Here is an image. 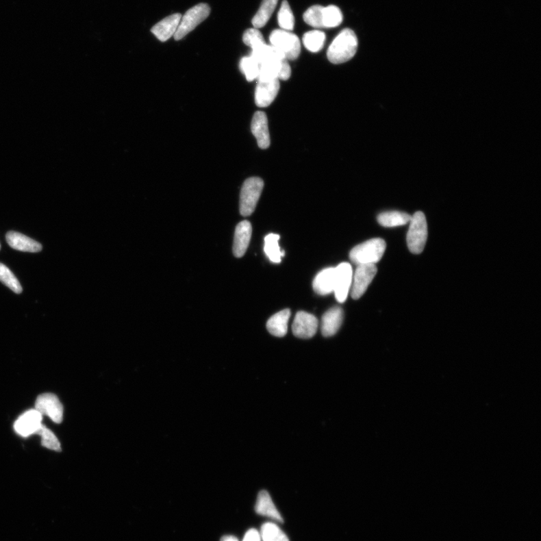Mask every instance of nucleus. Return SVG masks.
I'll list each match as a JSON object with an SVG mask.
<instances>
[{"instance_id":"1","label":"nucleus","mask_w":541,"mask_h":541,"mask_svg":"<svg viewBox=\"0 0 541 541\" xmlns=\"http://www.w3.org/2000/svg\"><path fill=\"white\" fill-rule=\"evenodd\" d=\"M358 38L351 29H344L332 42L327 51L331 63L341 64L349 61L357 53Z\"/></svg>"},{"instance_id":"2","label":"nucleus","mask_w":541,"mask_h":541,"mask_svg":"<svg viewBox=\"0 0 541 541\" xmlns=\"http://www.w3.org/2000/svg\"><path fill=\"white\" fill-rule=\"evenodd\" d=\"M386 244L383 239L373 238L353 247L350 253L351 260L354 264H375L383 256Z\"/></svg>"},{"instance_id":"3","label":"nucleus","mask_w":541,"mask_h":541,"mask_svg":"<svg viewBox=\"0 0 541 541\" xmlns=\"http://www.w3.org/2000/svg\"><path fill=\"white\" fill-rule=\"evenodd\" d=\"M428 238V226L426 216L421 212H416L410 221L407 236L408 249L412 253H421L426 246Z\"/></svg>"},{"instance_id":"4","label":"nucleus","mask_w":541,"mask_h":541,"mask_svg":"<svg viewBox=\"0 0 541 541\" xmlns=\"http://www.w3.org/2000/svg\"><path fill=\"white\" fill-rule=\"evenodd\" d=\"M270 45L279 51L284 58L297 60L301 52V42L299 37L290 31L275 29L270 35Z\"/></svg>"},{"instance_id":"5","label":"nucleus","mask_w":541,"mask_h":541,"mask_svg":"<svg viewBox=\"0 0 541 541\" xmlns=\"http://www.w3.org/2000/svg\"><path fill=\"white\" fill-rule=\"evenodd\" d=\"M210 13V7L205 3H200L191 8L182 16L179 28L174 36L175 40L177 41L182 40L192 30H194L201 23L206 20Z\"/></svg>"},{"instance_id":"6","label":"nucleus","mask_w":541,"mask_h":541,"mask_svg":"<svg viewBox=\"0 0 541 541\" xmlns=\"http://www.w3.org/2000/svg\"><path fill=\"white\" fill-rule=\"evenodd\" d=\"M264 187V181L257 177H250L244 181L240 195V213L242 216H249L254 212Z\"/></svg>"},{"instance_id":"7","label":"nucleus","mask_w":541,"mask_h":541,"mask_svg":"<svg viewBox=\"0 0 541 541\" xmlns=\"http://www.w3.org/2000/svg\"><path fill=\"white\" fill-rule=\"evenodd\" d=\"M377 268L375 264L359 265L353 275L351 297L359 299L367 290L368 286L373 281Z\"/></svg>"},{"instance_id":"8","label":"nucleus","mask_w":541,"mask_h":541,"mask_svg":"<svg viewBox=\"0 0 541 541\" xmlns=\"http://www.w3.org/2000/svg\"><path fill=\"white\" fill-rule=\"evenodd\" d=\"M36 410L42 415L50 417L55 423H61L64 418V407L56 395L44 393L36 401Z\"/></svg>"},{"instance_id":"9","label":"nucleus","mask_w":541,"mask_h":541,"mask_svg":"<svg viewBox=\"0 0 541 541\" xmlns=\"http://www.w3.org/2000/svg\"><path fill=\"white\" fill-rule=\"evenodd\" d=\"M291 75V68L288 60H273L260 65L258 79L288 80Z\"/></svg>"},{"instance_id":"10","label":"nucleus","mask_w":541,"mask_h":541,"mask_svg":"<svg viewBox=\"0 0 541 541\" xmlns=\"http://www.w3.org/2000/svg\"><path fill=\"white\" fill-rule=\"evenodd\" d=\"M336 298L339 303H344L352 285V266L347 262H343L336 268Z\"/></svg>"},{"instance_id":"11","label":"nucleus","mask_w":541,"mask_h":541,"mask_svg":"<svg viewBox=\"0 0 541 541\" xmlns=\"http://www.w3.org/2000/svg\"><path fill=\"white\" fill-rule=\"evenodd\" d=\"M42 415L37 410H29L23 414L14 423V429L21 437L27 438L36 434L42 427Z\"/></svg>"},{"instance_id":"12","label":"nucleus","mask_w":541,"mask_h":541,"mask_svg":"<svg viewBox=\"0 0 541 541\" xmlns=\"http://www.w3.org/2000/svg\"><path fill=\"white\" fill-rule=\"evenodd\" d=\"M318 329V320L313 314L304 312L297 314L292 329L293 335L299 338H311Z\"/></svg>"},{"instance_id":"13","label":"nucleus","mask_w":541,"mask_h":541,"mask_svg":"<svg viewBox=\"0 0 541 541\" xmlns=\"http://www.w3.org/2000/svg\"><path fill=\"white\" fill-rule=\"evenodd\" d=\"M279 90L280 82L278 79H258L255 91V102L258 107H268L273 103Z\"/></svg>"},{"instance_id":"14","label":"nucleus","mask_w":541,"mask_h":541,"mask_svg":"<svg viewBox=\"0 0 541 541\" xmlns=\"http://www.w3.org/2000/svg\"><path fill=\"white\" fill-rule=\"evenodd\" d=\"M182 15L180 13L173 14L162 19L151 29V33L162 42H166L174 36L179 28Z\"/></svg>"},{"instance_id":"15","label":"nucleus","mask_w":541,"mask_h":541,"mask_svg":"<svg viewBox=\"0 0 541 541\" xmlns=\"http://www.w3.org/2000/svg\"><path fill=\"white\" fill-rule=\"evenodd\" d=\"M252 235V226L249 221L239 223L236 229L234 254L237 258L244 256L249 247Z\"/></svg>"},{"instance_id":"16","label":"nucleus","mask_w":541,"mask_h":541,"mask_svg":"<svg viewBox=\"0 0 541 541\" xmlns=\"http://www.w3.org/2000/svg\"><path fill=\"white\" fill-rule=\"evenodd\" d=\"M251 131L257 139L260 148L268 149L270 145V136L266 113L262 112L255 113L251 122Z\"/></svg>"},{"instance_id":"17","label":"nucleus","mask_w":541,"mask_h":541,"mask_svg":"<svg viewBox=\"0 0 541 541\" xmlns=\"http://www.w3.org/2000/svg\"><path fill=\"white\" fill-rule=\"evenodd\" d=\"M344 312L341 307H334L325 313L322 318V334L325 337L335 336L341 327Z\"/></svg>"},{"instance_id":"18","label":"nucleus","mask_w":541,"mask_h":541,"mask_svg":"<svg viewBox=\"0 0 541 541\" xmlns=\"http://www.w3.org/2000/svg\"><path fill=\"white\" fill-rule=\"evenodd\" d=\"M5 238L8 244L14 250L29 253L40 252L42 250L40 243L17 231H9Z\"/></svg>"},{"instance_id":"19","label":"nucleus","mask_w":541,"mask_h":541,"mask_svg":"<svg viewBox=\"0 0 541 541\" xmlns=\"http://www.w3.org/2000/svg\"><path fill=\"white\" fill-rule=\"evenodd\" d=\"M336 268H325L316 276L313 288L316 294L326 296L334 292L336 288Z\"/></svg>"},{"instance_id":"20","label":"nucleus","mask_w":541,"mask_h":541,"mask_svg":"<svg viewBox=\"0 0 541 541\" xmlns=\"http://www.w3.org/2000/svg\"><path fill=\"white\" fill-rule=\"evenodd\" d=\"M255 509L261 516L272 518L273 520L280 523H284L283 517L278 512L267 491L264 490L259 493Z\"/></svg>"},{"instance_id":"21","label":"nucleus","mask_w":541,"mask_h":541,"mask_svg":"<svg viewBox=\"0 0 541 541\" xmlns=\"http://www.w3.org/2000/svg\"><path fill=\"white\" fill-rule=\"evenodd\" d=\"M290 314L289 309H284V310L273 315L268 320L266 325L269 334L280 338L287 335Z\"/></svg>"},{"instance_id":"22","label":"nucleus","mask_w":541,"mask_h":541,"mask_svg":"<svg viewBox=\"0 0 541 541\" xmlns=\"http://www.w3.org/2000/svg\"><path fill=\"white\" fill-rule=\"evenodd\" d=\"M411 220V215L400 212H383L377 216L378 223L384 227H396L406 225Z\"/></svg>"},{"instance_id":"23","label":"nucleus","mask_w":541,"mask_h":541,"mask_svg":"<svg viewBox=\"0 0 541 541\" xmlns=\"http://www.w3.org/2000/svg\"><path fill=\"white\" fill-rule=\"evenodd\" d=\"M277 2L278 0H262L260 10L252 20L255 28L260 29L267 24L276 9Z\"/></svg>"},{"instance_id":"24","label":"nucleus","mask_w":541,"mask_h":541,"mask_svg":"<svg viewBox=\"0 0 541 541\" xmlns=\"http://www.w3.org/2000/svg\"><path fill=\"white\" fill-rule=\"evenodd\" d=\"M280 236L270 234L266 236L264 241V251L270 262L274 264H280L281 262V251L279 242Z\"/></svg>"},{"instance_id":"25","label":"nucleus","mask_w":541,"mask_h":541,"mask_svg":"<svg viewBox=\"0 0 541 541\" xmlns=\"http://www.w3.org/2000/svg\"><path fill=\"white\" fill-rule=\"evenodd\" d=\"M325 41L326 34L318 29L310 31L303 36L305 47L313 53L320 51L323 48Z\"/></svg>"},{"instance_id":"26","label":"nucleus","mask_w":541,"mask_h":541,"mask_svg":"<svg viewBox=\"0 0 541 541\" xmlns=\"http://www.w3.org/2000/svg\"><path fill=\"white\" fill-rule=\"evenodd\" d=\"M260 537L262 541H290L285 533L273 523L262 525Z\"/></svg>"},{"instance_id":"27","label":"nucleus","mask_w":541,"mask_h":541,"mask_svg":"<svg viewBox=\"0 0 541 541\" xmlns=\"http://www.w3.org/2000/svg\"><path fill=\"white\" fill-rule=\"evenodd\" d=\"M343 21L342 11L336 5L324 7L323 27L334 28L338 27Z\"/></svg>"},{"instance_id":"28","label":"nucleus","mask_w":541,"mask_h":541,"mask_svg":"<svg viewBox=\"0 0 541 541\" xmlns=\"http://www.w3.org/2000/svg\"><path fill=\"white\" fill-rule=\"evenodd\" d=\"M278 24L281 29L291 31L294 28L295 18L291 7L287 0L281 3L279 12H278Z\"/></svg>"},{"instance_id":"29","label":"nucleus","mask_w":541,"mask_h":541,"mask_svg":"<svg viewBox=\"0 0 541 541\" xmlns=\"http://www.w3.org/2000/svg\"><path fill=\"white\" fill-rule=\"evenodd\" d=\"M240 68L249 81L258 79L260 73V64L253 57H245L241 60Z\"/></svg>"},{"instance_id":"30","label":"nucleus","mask_w":541,"mask_h":541,"mask_svg":"<svg viewBox=\"0 0 541 541\" xmlns=\"http://www.w3.org/2000/svg\"><path fill=\"white\" fill-rule=\"evenodd\" d=\"M323 10L324 7L321 5H314L309 8L303 16L306 24L314 28H324Z\"/></svg>"},{"instance_id":"31","label":"nucleus","mask_w":541,"mask_h":541,"mask_svg":"<svg viewBox=\"0 0 541 541\" xmlns=\"http://www.w3.org/2000/svg\"><path fill=\"white\" fill-rule=\"evenodd\" d=\"M0 281L17 294L22 292L23 289L17 277L3 264H0Z\"/></svg>"},{"instance_id":"32","label":"nucleus","mask_w":541,"mask_h":541,"mask_svg":"<svg viewBox=\"0 0 541 541\" xmlns=\"http://www.w3.org/2000/svg\"><path fill=\"white\" fill-rule=\"evenodd\" d=\"M36 434L40 436L42 438V445L51 451L60 452L61 445L58 438L54 433L48 428H46L44 425L38 429Z\"/></svg>"},{"instance_id":"33","label":"nucleus","mask_w":541,"mask_h":541,"mask_svg":"<svg viewBox=\"0 0 541 541\" xmlns=\"http://www.w3.org/2000/svg\"><path fill=\"white\" fill-rule=\"evenodd\" d=\"M244 43L249 46L251 49L259 47V46L266 43L264 36L259 29L252 28L247 29L243 35Z\"/></svg>"},{"instance_id":"34","label":"nucleus","mask_w":541,"mask_h":541,"mask_svg":"<svg viewBox=\"0 0 541 541\" xmlns=\"http://www.w3.org/2000/svg\"><path fill=\"white\" fill-rule=\"evenodd\" d=\"M243 541H261L260 533L256 529H250L246 533Z\"/></svg>"},{"instance_id":"35","label":"nucleus","mask_w":541,"mask_h":541,"mask_svg":"<svg viewBox=\"0 0 541 541\" xmlns=\"http://www.w3.org/2000/svg\"><path fill=\"white\" fill-rule=\"evenodd\" d=\"M221 541H238V540L234 536H224Z\"/></svg>"},{"instance_id":"36","label":"nucleus","mask_w":541,"mask_h":541,"mask_svg":"<svg viewBox=\"0 0 541 541\" xmlns=\"http://www.w3.org/2000/svg\"><path fill=\"white\" fill-rule=\"evenodd\" d=\"M0 249H1V245H0Z\"/></svg>"}]
</instances>
